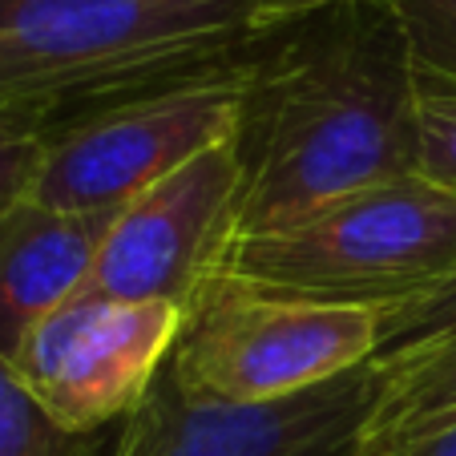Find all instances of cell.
Segmentation results:
<instances>
[{"label": "cell", "instance_id": "ba28073f", "mask_svg": "<svg viewBox=\"0 0 456 456\" xmlns=\"http://www.w3.org/2000/svg\"><path fill=\"white\" fill-rule=\"evenodd\" d=\"M234 142L199 154L121 207L97 247L86 295L129 303H178L210 271L239 215Z\"/></svg>", "mask_w": 456, "mask_h": 456}, {"label": "cell", "instance_id": "8992f818", "mask_svg": "<svg viewBox=\"0 0 456 456\" xmlns=\"http://www.w3.org/2000/svg\"><path fill=\"white\" fill-rule=\"evenodd\" d=\"M384 371H355L279 400H207L174 384L170 363L121 424L113 456H355L379 408Z\"/></svg>", "mask_w": 456, "mask_h": 456}, {"label": "cell", "instance_id": "9a60e30c", "mask_svg": "<svg viewBox=\"0 0 456 456\" xmlns=\"http://www.w3.org/2000/svg\"><path fill=\"white\" fill-rule=\"evenodd\" d=\"M363 4H400V0H255V20H258V33L271 37L279 28L295 25V20L336 12V9H363Z\"/></svg>", "mask_w": 456, "mask_h": 456}, {"label": "cell", "instance_id": "3957f363", "mask_svg": "<svg viewBox=\"0 0 456 456\" xmlns=\"http://www.w3.org/2000/svg\"><path fill=\"white\" fill-rule=\"evenodd\" d=\"M210 271L384 315L456 275V194L424 178L384 182L295 223L231 234Z\"/></svg>", "mask_w": 456, "mask_h": 456}, {"label": "cell", "instance_id": "7a4b0ae2", "mask_svg": "<svg viewBox=\"0 0 456 456\" xmlns=\"http://www.w3.org/2000/svg\"><path fill=\"white\" fill-rule=\"evenodd\" d=\"M258 41L255 0H0V121L49 134Z\"/></svg>", "mask_w": 456, "mask_h": 456}, {"label": "cell", "instance_id": "52a82bcc", "mask_svg": "<svg viewBox=\"0 0 456 456\" xmlns=\"http://www.w3.org/2000/svg\"><path fill=\"white\" fill-rule=\"evenodd\" d=\"M182 331L178 303L73 295L25 339L12 371L69 432H110L146 404Z\"/></svg>", "mask_w": 456, "mask_h": 456}, {"label": "cell", "instance_id": "8fae6325", "mask_svg": "<svg viewBox=\"0 0 456 456\" xmlns=\"http://www.w3.org/2000/svg\"><path fill=\"white\" fill-rule=\"evenodd\" d=\"M121 428L69 432L61 428L20 384L9 360H0V456H113Z\"/></svg>", "mask_w": 456, "mask_h": 456}, {"label": "cell", "instance_id": "277c9868", "mask_svg": "<svg viewBox=\"0 0 456 456\" xmlns=\"http://www.w3.org/2000/svg\"><path fill=\"white\" fill-rule=\"evenodd\" d=\"M379 311L283 295L207 271L182 307L170 376L190 396L279 400L379 352Z\"/></svg>", "mask_w": 456, "mask_h": 456}, {"label": "cell", "instance_id": "7c38bea8", "mask_svg": "<svg viewBox=\"0 0 456 456\" xmlns=\"http://www.w3.org/2000/svg\"><path fill=\"white\" fill-rule=\"evenodd\" d=\"M416 178L456 194V81L428 69L416 77Z\"/></svg>", "mask_w": 456, "mask_h": 456}, {"label": "cell", "instance_id": "6da1fadb", "mask_svg": "<svg viewBox=\"0 0 456 456\" xmlns=\"http://www.w3.org/2000/svg\"><path fill=\"white\" fill-rule=\"evenodd\" d=\"M416 77L396 4L319 12L263 37L234 129L242 182L231 234L416 178Z\"/></svg>", "mask_w": 456, "mask_h": 456}, {"label": "cell", "instance_id": "5b68a950", "mask_svg": "<svg viewBox=\"0 0 456 456\" xmlns=\"http://www.w3.org/2000/svg\"><path fill=\"white\" fill-rule=\"evenodd\" d=\"M250 57L102 105L41 134V158L25 199L69 215H118L166 174L234 142Z\"/></svg>", "mask_w": 456, "mask_h": 456}, {"label": "cell", "instance_id": "2e32d148", "mask_svg": "<svg viewBox=\"0 0 456 456\" xmlns=\"http://www.w3.org/2000/svg\"><path fill=\"white\" fill-rule=\"evenodd\" d=\"M355 456H456V416L420 424V428L408 432V436L360 448Z\"/></svg>", "mask_w": 456, "mask_h": 456}, {"label": "cell", "instance_id": "9c48e42d", "mask_svg": "<svg viewBox=\"0 0 456 456\" xmlns=\"http://www.w3.org/2000/svg\"><path fill=\"white\" fill-rule=\"evenodd\" d=\"M110 223L113 215H69L33 199L0 215V360H17L45 319L86 291Z\"/></svg>", "mask_w": 456, "mask_h": 456}, {"label": "cell", "instance_id": "5bb4252c", "mask_svg": "<svg viewBox=\"0 0 456 456\" xmlns=\"http://www.w3.org/2000/svg\"><path fill=\"white\" fill-rule=\"evenodd\" d=\"M37 158H41V134L17 121H0V215L25 199Z\"/></svg>", "mask_w": 456, "mask_h": 456}, {"label": "cell", "instance_id": "4fadbf2b", "mask_svg": "<svg viewBox=\"0 0 456 456\" xmlns=\"http://www.w3.org/2000/svg\"><path fill=\"white\" fill-rule=\"evenodd\" d=\"M396 12L416 65L456 81V0H400Z\"/></svg>", "mask_w": 456, "mask_h": 456}, {"label": "cell", "instance_id": "30bf717a", "mask_svg": "<svg viewBox=\"0 0 456 456\" xmlns=\"http://www.w3.org/2000/svg\"><path fill=\"white\" fill-rule=\"evenodd\" d=\"M379 371H384L379 408L360 448L384 444V440L416 432L420 424L456 416V336L436 339L420 352L384 360Z\"/></svg>", "mask_w": 456, "mask_h": 456}]
</instances>
